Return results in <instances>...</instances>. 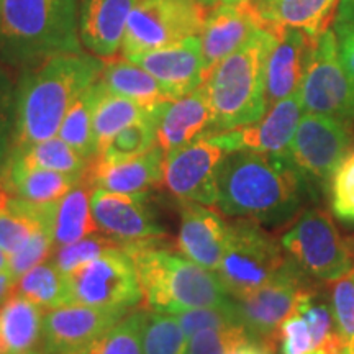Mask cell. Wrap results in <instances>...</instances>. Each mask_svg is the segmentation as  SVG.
<instances>
[{"instance_id": "obj_1", "label": "cell", "mask_w": 354, "mask_h": 354, "mask_svg": "<svg viewBox=\"0 0 354 354\" xmlns=\"http://www.w3.org/2000/svg\"><path fill=\"white\" fill-rule=\"evenodd\" d=\"M308 194L307 176L289 154L233 151L216 171V207L233 218L286 223L302 209Z\"/></svg>"}, {"instance_id": "obj_2", "label": "cell", "mask_w": 354, "mask_h": 354, "mask_svg": "<svg viewBox=\"0 0 354 354\" xmlns=\"http://www.w3.org/2000/svg\"><path fill=\"white\" fill-rule=\"evenodd\" d=\"M104 59L86 53L59 55L25 69L15 87L13 153L57 136L68 110L99 81Z\"/></svg>"}, {"instance_id": "obj_3", "label": "cell", "mask_w": 354, "mask_h": 354, "mask_svg": "<svg viewBox=\"0 0 354 354\" xmlns=\"http://www.w3.org/2000/svg\"><path fill=\"white\" fill-rule=\"evenodd\" d=\"M79 8L81 0H2L0 59L33 69L55 56L84 53Z\"/></svg>"}, {"instance_id": "obj_4", "label": "cell", "mask_w": 354, "mask_h": 354, "mask_svg": "<svg viewBox=\"0 0 354 354\" xmlns=\"http://www.w3.org/2000/svg\"><path fill=\"white\" fill-rule=\"evenodd\" d=\"M135 263L143 302L153 312L179 313L201 307H221L233 297L214 271L185 258L179 250L149 240L125 246Z\"/></svg>"}, {"instance_id": "obj_5", "label": "cell", "mask_w": 354, "mask_h": 354, "mask_svg": "<svg viewBox=\"0 0 354 354\" xmlns=\"http://www.w3.org/2000/svg\"><path fill=\"white\" fill-rule=\"evenodd\" d=\"M274 41L276 35L261 26L205 79L214 113L210 135L250 125L268 112L266 64Z\"/></svg>"}, {"instance_id": "obj_6", "label": "cell", "mask_w": 354, "mask_h": 354, "mask_svg": "<svg viewBox=\"0 0 354 354\" xmlns=\"http://www.w3.org/2000/svg\"><path fill=\"white\" fill-rule=\"evenodd\" d=\"M282 245L251 220L228 223L227 246L215 274L233 299L245 297L277 276L287 256Z\"/></svg>"}, {"instance_id": "obj_7", "label": "cell", "mask_w": 354, "mask_h": 354, "mask_svg": "<svg viewBox=\"0 0 354 354\" xmlns=\"http://www.w3.org/2000/svg\"><path fill=\"white\" fill-rule=\"evenodd\" d=\"M299 94L304 113L326 115L343 123L354 120V79L342 63L333 30L313 39Z\"/></svg>"}, {"instance_id": "obj_8", "label": "cell", "mask_w": 354, "mask_h": 354, "mask_svg": "<svg viewBox=\"0 0 354 354\" xmlns=\"http://www.w3.org/2000/svg\"><path fill=\"white\" fill-rule=\"evenodd\" d=\"M289 258L312 279L335 281L354 268V251L320 209L305 210L281 240Z\"/></svg>"}, {"instance_id": "obj_9", "label": "cell", "mask_w": 354, "mask_h": 354, "mask_svg": "<svg viewBox=\"0 0 354 354\" xmlns=\"http://www.w3.org/2000/svg\"><path fill=\"white\" fill-rule=\"evenodd\" d=\"M207 13L198 0H140L127 20L122 56L158 50L201 35Z\"/></svg>"}, {"instance_id": "obj_10", "label": "cell", "mask_w": 354, "mask_h": 354, "mask_svg": "<svg viewBox=\"0 0 354 354\" xmlns=\"http://www.w3.org/2000/svg\"><path fill=\"white\" fill-rule=\"evenodd\" d=\"M308 279L312 277L287 256L284 268L268 284L245 297L233 299L238 320L251 338L274 351L282 323L299 308L310 292L315 290Z\"/></svg>"}, {"instance_id": "obj_11", "label": "cell", "mask_w": 354, "mask_h": 354, "mask_svg": "<svg viewBox=\"0 0 354 354\" xmlns=\"http://www.w3.org/2000/svg\"><path fill=\"white\" fill-rule=\"evenodd\" d=\"M66 279L71 302L125 312L143 302L135 263L122 245L79 266Z\"/></svg>"}, {"instance_id": "obj_12", "label": "cell", "mask_w": 354, "mask_h": 354, "mask_svg": "<svg viewBox=\"0 0 354 354\" xmlns=\"http://www.w3.org/2000/svg\"><path fill=\"white\" fill-rule=\"evenodd\" d=\"M228 151L210 135L172 149L165 156V184L180 202L216 207V171Z\"/></svg>"}, {"instance_id": "obj_13", "label": "cell", "mask_w": 354, "mask_h": 354, "mask_svg": "<svg viewBox=\"0 0 354 354\" xmlns=\"http://www.w3.org/2000/svg\"><path fill=\"white\" fill-rule=\"evenodd\" d=\"M349 143L343 122L326 115L304 113L287 154L305 176L326 183L346 158Z\"/></svg>"}, {"instance_id": "obj_14", "label": "cell", "mask_w": 354, "mask_h": 354, "mask_svg": "<svg viewBox=\"0 0 354 354\" xmlns=\"http://www.w3.org/2000/svg\"><path fill=\"white\" fill-rule=\"evenodd\" d=\"M125 310L99 308L71 302L44 312L41 348L46 354L82 351L117 325Z\"/></svg>"}, {"instance_id": "obj_15", "label": "cell", "mask_w": 354, "mask_h": 354, "mask_svg": "<svg viewBox=\"0 0 354 354\" xmlns=\"http://www.w3.org/2000/svg\"><path fill=\"white\" fill-rule=\"evenodd\" d=\"M92 215L99 233L122 246L165 236V230L154 220L146 194H117L92 189Z\"/></svg>"}, {"instance_id": "obj_16", "label": "cell", "mask_w": 354, "mask_h": 354, "mask_svg": "<svg viewBox=\"0 0 354 354\" xmlns=\"http://www.w3.org/2000/svg\"><path fill=\"white\" fill-rule=\"evenodd\" d=\"M302 115V100L299 92H295L294 95L269 107L261 120L210 136L228 153L245 149L268 154H287Z\"/></svg>"}, {"instance_id": "obj_17", "label": "cell", "mask_w": 354, "mask_h": 354, "mask_svg": "<svg viewBox=\"0 0 354 354\" xmlns=\"http://www.w3.org/2000/svg\"><path fill=\"white\" fill-rule=\"evenodd\" d=\"M148 71L166 88L172 100L187 95L205 82L201 35L183 41L127 57Z\"/></svg>"}, {"instance_id": "obj_18", "label": "cell", "mask_w": 354, "mask_h": 354, "mask_svg": "<svg viewBox=\"0 0 354 354\" xmlns=\"http://www.w3.org/2000/svg\"><path fill=\"white\" fill-rule=\"evenodd\" d=\"M154 115L158 146L165 153L210 135L214 113L205 84L187 95L159 104Z\"/></svg>"}, {"instance_id": "obj_19", "label": "cell", "mask_w": 354, "mask_h": 354, "mask_svg": "<svg viewBox=\"0 0 354 354\" xmlns=\"http://www.w3.org/2000/svg\"><path fill=\"white\" fill-rule=\"evenodd\" d=\"M166 153L156 145L140 156L122 161H88L84 180L92 189H104L117 194H146L165 183Z\"/></svg>"}, {"instance_id": "obj_20", "label": "cell", "mask_w": 354, "mask_h": 354, "mask_svg": "<svg viewBox=\"0 0 354 354\" xmlns=\"http://www.w3.org/2000/svg\"><path fill=\"white\" fill-rule=\"evenodd\" d=\"M228 223L210 209L196 202H183L177 250L194 263L216 271L227 246Z\"/></svg>"}, {"instance_id": "obj_21", "label": "cell", "mask_w": 354, "mask_h": 354, "mask_svg": "<svg viewBox=\"0 0 354 354\" xmlns=\"http://www.w3.org/2000/svg\"><path fill=\"white\" fill-rule=\"evenodd\" d=\"M268 30L276 35V41L266 64V102L269 109L279 100L299 92L313 39H310L302 30L282 26Z\"/></svg>"}, {"instance_id": "obj_22", "label": "cell", "mask_w": 354, "mask_h": 354, "mask_svg": "<svg viewBox=\"0 0 354 354\" xmlns=\"http://www.w3.org/2000/svg\"><path fill=\"white\" fill-rule=\"evenodd\" d=\"M261 26L263 25L250 3L246 6L218 3L210 8L201 32L205 79L220 61L236 51Z\"/></svg>"}, {"instance_id": "obj_23", "label": "cell", "mask_w": 354, "mask_h": 354, "mask_svg": "<svg viewBox=\"0 0 354 354\" xmlns=\"http://www.w3.org/2000/svg\"><path fill=\"white\" fill-rule=\"evenodd\" d=\"M140 0H81L79 37L91 55L110 59L120 51L127 20Z\"/></svg>"}, {"instance_id": "obj_24", "label": "cell", "mask_w": 354, "mask_h": 354, "mask_svg": "<svg viewBox=\"0 0 354 354\" xmlns=\"http://www.w3.org/2000/svg\"><path fill=\"white\" fill-rule=\"evenodd\" d=\"M55 207L26 202L0 183V248L13 254L39 230L55 228Z\"/></svg>"}, {"instance_id": "obj_25", "label": "cell", "mask_w": 354, "mask_h": 354, "mask_svg": "<svg viewBox=\"0 0 354 354\" xmlns=\"http://www.w3.org/2000/svg\"><path fill=\"white\" fill-rule=\"evenodd\" d=\"M82 179V176L63 174L25 165L20 159H12L7 174L0 183L8 192L26 202L35 205H51L59 202Z\"/></svg>"}, {"instance_id": "obj_26", "label": "cell", "mask_w": 354, "mask_h": 354, "mask_svg": "<svg viewBox=\"0 0 354 354\" xmlns=\"http://www.w3.org/2000/svg\"><path fill=\"white\" fill-rule=\"evenodd\" d=\"M338 0H268L253 10L264 28L302 30L310 39H317L326 30Z\"/></svg>"}, {"instance_id": "obj_27", "label": "cell", "mask_w": 354, "mask_h": 354, "mask_svg": "<svg viewBox=\"0 0 354 354\" xmlns=\"http://www.w3.org/2000/svg\"><path fill=\"white\" fill-rule=\"evenodd\" d=\"M44 310L24 295L13 294L0 305V354H19L41 343Z\"/></svg>"}, {"instance_id": "obj_28", "label": "cell", "mask_w": 354, "mask_h": 354, "mask_svg": "<svg viewBox=\"0 0 354 354\" xmlns=\"http://www.w3.org/2000/svg\"><path fill=\"white\" fill-rule=\"evenodd\" d=\"M100 81L112 94L135 100L141 107L151 110L159 104L172 100L166 88L154 79L148 71L123 59H104Z\"/></svg>"}, {"instance_id": "obj_29", "label": "cell", "mask_w": 354, "mask_h": 354, "mask_svg": "<svg viewBox=\"0 0 354 354\" xmlns=\"http://www.w3.org/2000/svg\"><path fill=\"white\" fill-rule=\"evenodd\" d=\"M92 187L86 180L74 185L55 207L56 246L69 245L99 233L91 207Z\"/></svg>"}, {"instance_id": "obj_30", "label": "cell", "mask_w": 354, "mask_h": 354, "mask_svg": "<svg viewBox=\"0 0 354 354\" xmlns=\"http://www.w3.org/2000/svg\"><path fill=\"white\" fill-rule=\"evenodd\" d=\"M105 92V86L100 77L91 87L86 88L73 107L68 110L63 123H61L57 136L63 138L71 148L92 161L95 158V138H94V112L97 102Z\"/></svg>"}, {"instance_id": "obj_31", "label": "cell", "mask_w": 354, "mask_h": 354, "mask_svg": "<svg viewBox=\"0 0 354 354\" xmlns=\"http://www.w3.org/2000/svg\"><path fill=\"white\" fill-rule=\"evenodd\" d=\"M149 110L141 107L135 100L112 94L105 87V92L97 102L94 112V138L95 158L105 151L110 140L131 123L148 117ZM94 158V159H95Z\"/></svg>"}, {"instance_id": "obj_32", "label": "cell", "mask_w": 354, "mask_h": 354, "mask_svg": "<svg viewBox=\"0 0 354 354\" xmlns=\"http://www.w3.org/2000/svg\"><path fill=\"white\" fill-rule=\"evenodd\" d=\"M13 294L24 295L39 305L44 312L71 304L68 279L53 261L50 263L44 261L20 276Z\"/></svg>"}, {"instance_id": "obj_33", "label": "cell", "mask_w": 354, "mask_h": 354, "mask_svg": "<svg viewBox=\"0 0 354 354\" xmlns=\"http://www.w3.org/2000/svg\"><path fill=\"white\" fill-rule=\"evenodd\" d=\"M12 159H20L25 165L35 167L82 177L88 166L87 159L81 156L76 149L71 148L59 136H53V138L26 146L20 151L13 153Z\"/></svg>"}, {"instance_id": "obj_34", "label": "cell", "mask_w": 354, "mask_h": 354, "mask_svg": "<svg viewBox=\"0 0 354 354\" xmlns=\"http://www.w3.org/2000/svg\"><path fill=\"white\" fill-rule=\"evenodd\" d=\"M297 310L308 322L317 354H346L328 299L313 290L300 302Z\"/></svg>"}, {"instance_id": "obj_35", "label": "cell", "mask_w": 354, "mask_h": 354, "mask_svg": "<svg viewBox=\"0 0 354 354\" xmlns=\"http://www.w3.org/2000/svg\"><path fill=\"white\" fill-rule=\"evenodd\" d=\"M141 346L143 354H187L189 336L176 315L149 310L145 313Z\"/></svg>"}, {"instance_id": "obj_36", "label": "cell", "mask_w": 354, "mask_h": 354, "mask_svg": "<svg viewBox=\"0 0 354 354\" xmlns=\"http://www.w3.org/2000/svg\"><path fill=\"white\" fill-rule=\"evenodd\" d=\"M156 145V115H154V109H151L148 117H145L143 120L131 123V125L123 128L122 131H118L110 140L105 151L95 159L122 161V159L140 156V154L149 151Z\"/></svg>"}, {"instance_id": "obj_37", "label": "cell", "mask_w": 354, "mask_h": 354, "mask_svg": "<svg viewBox=\"0 0 354 354\" xmlns=\"http://www.w3.org/2000/svg\"><path fill=\"white\" fill-rule=\"evenodd\" d=\"M145 313L143 310L128 313L100 338L82 349V354H143L141 333Z\"/></svg>"}, {"instance_id": "obj_38", "label": "cell", "mask_w": 354, "mask_h": 354, "mask_svg": "<svg viewBox=\"0 0 354 354\" xmlns=\"http://www.w3.org/2000/svg\"><path fill=\"white\" fill-rule=\"evenodd\" d=\"M330 305L346 354H354V268L328 282Z\"/></svg>"}, {"instance_id": "obj_39", "label": "cell", "mask_w": 354, "mask_h": 354, "mask_svg": "<svg viewBox=\"0 0 354 354\" xmlns=\"http://www.w3.org/2000/svg\"><path fill=\"white\" fill-rule=\"evenodd\" d=\"M118 246V243L110 240L109 236L102 233L91 234V236L82 238V240L69 243V245L56 246L55 253H53V263L61 272L69 274L79 266L88 263V261L95 259L109 248Z\"/></svg>"}, {"instance_id": "obj_40", "label": "cell", "mask_w": 354, "mask_h": 354, "mask_svg": "<svg viewBox=\"0 0 354 354\" xmlns=\"http://www.w3.org/2000/svg\"><path fill=\"white\" fill-rule=\"evenodd\" d=\"M250 339L253 338L243 325L202 330L189 338L187 354H232Z\"/></svg>"}, {"instance_id": "obj_41", "label": "cell", "mask_w": 354, "mask_h": 354, "mask_svg": "<svg viewBox=\"0 0 354 354\" xmlns=\"http://www.w3.org/2000/svg\"><path fill=\"white\" fill-rule=\"evenodd\" d=\"M330 203L336 218L354 225V151H349L331 176Z\"/></svg>"}, {"instance_id": "obj_42", "label": "cell", "mask_w": 354, "mask_h": 354, "mask_svg": "<svg viewBox=\"0 0 354 354\" xmlns=\"http://www.w3.org/2000/svg\"><path fill=\"white\" fill-rule=\"evenodd\" d=\"M174 315L189 338L202 330L241 325L240 320H238L236 308H234V300L228 305H221V307L189 308L183 310L179 313H174Z\"/></svg>"}, {"instance_id": "obj_43", "label": "cell", "mask_w": 354, "mask_h": 354, "mask_svg": "<svg viewBox=\"0 0 354 354\" xmlns=\"http://www.w3.org/2000/svg\"><path fill=\"white\" fill-rule=\"evenodd\" d=\"M55 250L56 241L53 228L39 230L17 253L8 254L10 256V271L19 279L35 266L44 263L46 258H50L55 253Z\"/></svg>"}, {"instance_id": "obj_44", "label": "cell", "mask_w": 354, "mask_h": 354, "mask_svg": "<svg viewBox=\"0 0 354 354\" xmlns=\"http://www.w3.org/2000/svg\"><path fill=\"white\" fill-rule=\"evenodd\" d=\"M281 354H317L308 322L299 310H295L279 328Z\"/></svg>"}, {"instance_id": "obj_45", "label": "cell", "mask_w": 354, "mask_h": 354, "mask_svg": "<svg viewBox=\"0 0 354 354\" xmlns=\"http://www.w3.org/2000/svg\"><path fill=\"white\" fill-rule=\"evenodd\" d=\"M13 154V113L0 112V180L10 166Z\"/></svg>"}, {"instance_id": "obj_46", "label": "cell", "mask_w": 354, "mask_h": 354, "mask_svg": "<svg viewBox=\"0 0 354 354\" xmlns=\"http://www.w3.org/2000/svg\"><path fill=\"white\" fill-rule=\"evenodd\" d=\"M335 33L338 38L342 63L349 73V76L354 79V28H338L335 30Z\"/></svg>"}, {"instance_id": "obj_47", "label": "cell", "mask_w": 354, "mask_h": 354, "mask_svg": "<svg viewBox=\"0 0 354 354\" xmlns=\"http://www.w3.org/2000/svg\"><path fill=\"white\" fill-rule=\"evenodd\" d=\"M0 112H15V87L2 66H0Z\"/></svg>"}, {"instance_id": "obj_48", "label": "cell", "mask_w": 354, "mask_h": 354, "mask_svg": "<svg viewBox=\"0 0 354 354\" xmlns=\"http://www.w3.org/2000/svg\"><path fill=\"white\" fill-rule=\"evenodd\" d=\"M338 28H354V0H339L335 20Z\"/></svg>"}, {"instance_id": "obj_49", "label": "cell", "mask_w": 354, "mask_h": 354, "mask_svg": "<svg viewBox=\"0 0 354 354\" xmlns=\"http://www.w3.org/2000/svg\"><path fill=\"white\" fill-rule=\"evenodd\" d=\"M17 282H19V279L13 276L12 271L0 272V305L6 304L12 297L13 292H15Z\"/></svg>"}, {"instance_id": "obj_50", "label": "cell", "mask_w": 354, "mask_h": 354, "mask_svg": "<svg viewBox=\"0 0 354 354\" xmlns=\"http://www.w3.org/2000/svg\"><path fill=\"white\" fill-rule=\"evenodd\" d=\"M232 354H272V349L263 343L256 342V339H250V342L243 343L241 346L234 349Z\"/></svg>"}, {"instance_id": "obj_51", "label": "cell", "mask_w": 354, "mask_h": 354, "mask_svg": "<svg viewBox=\"0 0 354 354\" xmlns=\"http://www.w3.org/2000/svg\"><path fill=\"white\" fill-rule=\"evenodd\" d=\"M10 271V256L0 248V272Z\"/></svg>"}, {"instance_id": "obj_52", "label": "cell", "mask_w": 354, "mask_h": 354, "mask_svg": "<svg viewBox=\"0 0 354 354\" xmlns=\"http://www.w3.org/2000/svg\"><path fill=\"white\" fill-rule=\"evenodd\" d=\"M198 2H201L202 6L207 8V10H210V8H214L215 6H218L220 0H198Z\"/></svg>"}, {"instance_id": "obj_53", "label": "cell", "mask_w": 354, "mask_h": 354, "mask_svg": "<svg viewBox=\"0 0 354 354\" xmlns=\"http://www.w3.org/2000/svg\"><path fill=\"white\" fill-rule=\"evenodd\" d=\"M220 3H228V6H246L250 0H220Z\"/></svg>"}, {"instance_id": "obj_54", "label": "cell", "mask_w": 354, "mask_h": 354, "mask_svg": "<svg viewBox=\"0 0 354 354\" xmlns=\"http://www.w3.org/2000/svg\"><path fill=\"white\" fill-rule=\"evenodd\" d=\"M268 2V0H250V7L253 8V10H258L261 6H264V3Z\"/></svg>"}, {"instance_id": "obj_55", "label": "cell", "mask_w": 354, "mask_h": 354, "mask_svg": "<svg viewBox=\"0 0 354 354\" xmlns=\"http://www.w3.org/2000/svg\"><path fill=\"white\" fill-rule=\"evenodd\" d=\"M19 354H46V353L43 351V348H33V349H28V351H24Z\"/></svg>"}, {"instance_id": "obj_56", "label": "cell", "mask_w": 354, "mask_h": 354, "mask_svg": "<svg viewBox=\"0 0 354 354\" xmlns=\"http://www.w3.org/2000/svg\"><path fill=\"white\" fill-rule=\"evenodd\" d=\"M57 354H82V351H74V353H57Z\"/></svg>"}, {"instance_id": "obj_57", "label": "cell", "mask_w": 354, "mask_h": 354, "mask_svg": "<svg viewBox=\"0 0 354 354\" xmlns=\"http://www.w3.org/2000/svg\"><path fill=\"white\" fill-rule=\"evenodd\" d=\"M0 3H2V0H0Z\"/></svg>"}]
</instances>
